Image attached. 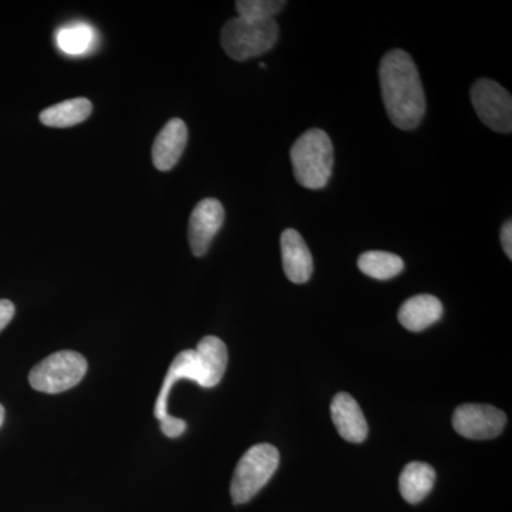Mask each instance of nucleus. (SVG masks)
<instances>
[{"instance_id": "obj_1", "label": "nucleus", "mask_w": 512, "mask_h": 512, "mask_svg": "<svg viewBox=\"0 0 512 512\" xmlns=\"http://www.w3.org/2000/svg\"><path fill=\"white\" fill-rule=\"evenodd\" d=\"M380 90L389 119L400 130H413L426 114V94L419 70L409 53L394 49L379 67Z\"/></svg>"}, {"instance_id": "obj_5", "label": "nucleus", "mask_w": 512, "mask_h": 512, "mask_svg": "<svg viewBox=\"0 0 512 512\" xmlns=\"http://www.w3.org/2000/svg\"><path fill=\"white\" fill-rule=\"evenodd\" d=\"M87 360L80 353L62 350L53 353L30 370L29 383L37 392H67L82 382L87 373Z\"/></svg>"}, {"instance_id": "obj_4", "label": "nucleus", "mask_w": 512, "mask_h": 512, "mask_svg": "<svg viewBox=\"0 0 512 512\" xmlns=\"http://www.w3.org/2000/svg\"><path fill=\"white\" fill-rule=\"evenodd\" d=\"M279 451L271 444H256L239 460L231 481V497L234 504L251 501L268 484L278 470Z\"/></svg>"}, {"instance_id": "obj_15", "label": "nucleus", "mask_w": 512, "mask_h": 512, "mask_svg": "<svg viewBox=\"0 0 512 512\" xmlns=\"http://www.w3.org/2000/svg\"><path fill=\"white\" fill-rule=\"evenodd\" d=\"M92 111V101L79 97V99L66 100L47 107L40 113L39 119L47 127L67 128L77 126L89 119Z\"/></svg>"}, {"instance_id": "obj_21", "label": "nucleus", "mask_w": 512, "mask_h": 512, "mask_svg": "<svg viewBox=\"0 0 512 512\" xmlns=\"http://www.w3.org/2000/svg\"><path fill=\"white\" fill-rule=\"evenodd\" d=\"M501 245L505 255L512 259V224L511 220L505 221L503 228H501Z\"/></svg>"}, {"instance_id": "obj_17", "label": "nucleus", "mask_w": 512, "mask_h": 512, "mask_svg": "<svg viewBox=\"0 0 512 512\" xmlns=\"http://www.w3.org/2000/svg\"><path fill=\"white\" fill-rule=\"evenodd\" d=\"M94 30L86 23H74L64 26L57 33V45L67 55H82L86 53L94 42Z\"/></svg>"}, {"instance_id": "obj_18", "label": "nucleus", "mask_w": 512, "mask_h": 512, "mask_svg": "<svg viewBox=\"0 0 512 512\" xmlns=\"http://www.w3.org/2000/svg\"><path fill=\"white\" fill-rule=\"evenodd\" d=\"M286 6L284 0H238L235 3L238 18L249 22H265L274 19Z\"/></svg>"}, {"instance_id": "obj_9", "label": "nucleus", "mask_w": 512, "mask_h": 512, "mask_svg": "<svg viewBox=\"0 0 512 512\" xmlns=\"http://www.w3.org/2000/svg\"><path fill=\"white\" fill-rule=\"evenodd\" d=\"M224 221V205L215 198H205L195 205L188 224V241L192 254L198 258L207 254L212 239L220 232Z\"/></svg>"}, {"instance_id": "obj_20", "label": "nucleus", "mask_w": 512, "mask_h": 512, "mask_svg": "<svg viewBox=\"0 0 512 512\" xmlns=\"http://www.w3.org/2000/svg\"><path fill=\"white\" fill-rule=\"evenodd\" d=\"M15 305L8 299H0V332L9 325L10 320L15 316Z\"/></svg>"}, {"instance_id": "obj_2", "label": "nucleus", "mask_w": 512, "mask_h": 512, "mask_svg": "<svg viewBox=\"0 0 512 512\" xmlns=\"http://www.w3.org/2000/svg\"><path fill=\"white\" fill-rule=\"evenodd\" d=\"M291 163L296 181L308 190H322L332 177L335 151L332 140L320 128L305 131L291 148Z\"/></svg>"}, {"instance_id": "obj_14", "label": "nucleus", "mask_w": 512, "mask_h": 512, "mask_svg": "<svg viewBox=\"0 0 512 512\" xmlns=\"http://www.w3.org/2000/svg\"><path fill=\"white\" fill-rule=\"evenodd\" d=\"M434 483H436L434 468L429 464L413 461L404 467L400 476V493L407 503L419 504L433 490Z\"/></svg>"}, {"instance_id": "obj_3", "label": "nucleus", "mask_w": 512, "mask_h": 512, "mask_svg": "<svg viewBox=\"0 0 512 512\" xmlns=\"http://www.w3.org/2000/svg\"><path fill=\"white\" fill-rule=\"evenodd\" d=\"M279 39V26L274 19L249 22L234 18L221 30V46L231 59L245 62L274 49Z\"/></svg>"}, {"instance_id": "obj_7", "label": "nucleus", "mask_w": 512, "mask_h": 512, "mask_svg": "<svg viewBox=\"0 0 512 512\" xmlns=\"http://www.w3.org/2000/svg\"><path fill=\"white\" fill-rule=\"evenodd\" d=\"M507 416L488 404H463L453 414V427L470 440H490L503 433Z\"/></svg>"}, {"instance_id": "obj_8", "label": "nucleus", "mask_w": 512, "mask_h": 512, "mask_svg": "<svg viewBox=\"0 0 512 512\" xmlns=\"http://www.w3.org/2000/svg\"><path fill=\"white\" fill-rule=\"evenodd\" d=\"M181 379L192 380V382L200 384L205 389L214 387L210 373H208L207 367L202 362L197 350H184L171 363L167 376H165L163 387H161L160 394H158L156 409H154V414H156L158 420H164L168 416V396H170L174 383Z\"/></svg>"}, {"instance_id": "obj_11", "label": "nucleus", "mask_w": 512, "mask_h": 512, "mask_svg": "<svg viewBox=\"0 0 512 512\" xmlns=\"http://www.w3.org/2000/svg\"><path fill=\"white\" fill-rule=\"evenodd\" d=\"M188 141L187 124L181 119H171L154 141L153 163L157 170H173L183 156Z\"/></svg>"}, {"instance_id": "obj_10", "label": "nucleus", "mask_w": 512, "mask_h": 512, "mask_svg": "<svg viewBox=\"0 0 512 512\" xmlns=\"http://www.w3.org/2000/svg\"><path fill=\"white\" fill-rule=\"evenodd\" d=\"M282 264L289 281L306 284L313 274V258L305 239L296 229H285L281 235Z\"/></svg>"}, {"instance_id": "obj_12", "label": "nucleus", "mask_w": 512, "mask_h": 512, "mask_svg": "<svg viewBox=\"0 0 512 512\" xmlns=\"http://www.w3.org/2000/svg\"><path fill=\"white\" fill-rule=\"evenodd\" d=\"M330 413L343 439L350 443H362L366 440L369 427H367L365 414L350 394H336L330 406Z\"/></svg>"}, {"instance_id": "obj_16", "label": "nucleus", "mask_w": 512, "mask_h": 512, "mask_svg": "<svg viewBox=\"0 0 512 512\" xmlns=\"http://www.w3.org/2000/svg\"><path fill=\"white\" fill-rule=\"evenodd\" d=\"M357 266L363 274L377 281H387L402 274L403 259L399 255L384 251H369L359 256Z\"/></svg>"}, {"instance_id": "obj_19", "label": "nucleus", "mask_w": 512, "mask_h": 512, "mask_svg": "<svg viewBox=\"0 0 512 512\" xmlns=\"http://www.w3.org/2000/svg\"><path fill=\"white\" fill-rule=\"evenodd\" d=\"M160 423L161 431L170 439H177V437L183 436L184 431L187 430V423L184 420L177 419V417L170 416V414L164 420H161Z\"/></svg>"}, {"instance_id": "obj_22", "label": "nucleus", "mask_w": 512, "mask_h": 512, "mask_svg": "<svg viewBox=\"0 0 512 512\" xmlns=\"http://www.w3.org/2000/svg\"><path fill=\"white\" fill-rule=\"evenodd\" d=\"M3 421H5V407L0 404V427L3 426Z\"/></svg>"}, {"instance_id": "obj_6", "label": "nucleus", "mask_w": 512, "mask_h": 512, "mask_svg": "<svg viewBox=\"0 0 512 512\" xmlns=\"http://www.w3.org/2000/svg\"><path fill=\"white\" fill-rule=\"evenodd\" d=\"M471 103L485 126L501 134L512 130L511 94L494 80L480 79L471 87Z\"/></svg>"}, {"instance_id": "obj_13", "label": "nucleus", "mask_w": 512, "mask_h": 512, "mask_svg": "<svg viewBox=\"0 0 512 512\" xmlns=\"http://www.w3.org/2000/svg\"><path fill=\"white\" fill-rule=\"evenodd\" d=\"M443 316V305L433 295H417L407 299L399 311L400 323L407 330L421 332L439 322Z\"/></svg>"}]
</instances>
